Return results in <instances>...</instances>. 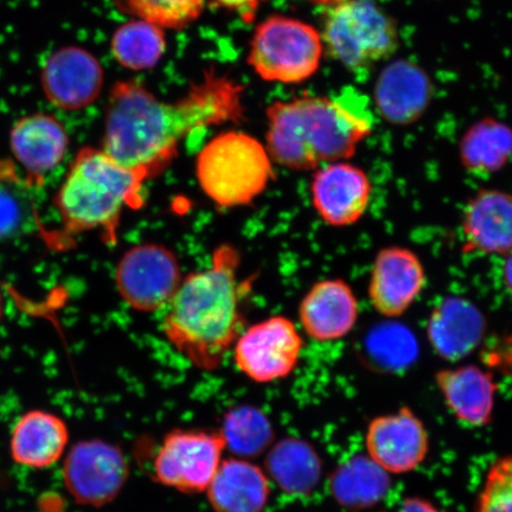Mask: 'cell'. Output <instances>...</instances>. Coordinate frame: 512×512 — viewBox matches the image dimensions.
Segmentation results:
<instances>
[{"mask_svg":"<svg viewBox=\"0 0 512 512\" xmlns=\"http://www.w3.org/2000/svg\"><path fill=\"white\" fill-rule=\"evenodd\" d=\"M460 228L465 253L512 252V192L479 189L465 204Z\"/></svg>","mask_w":512,"mask_h":512,"instance_id":"obj_18","label":"cell"},{"mask_svg":"<svg viewBox=\"0 0 512 512\" xmlns=\"http://www.w3.org/2000/svg\"><path fill=\"white\" fill-rule=\"evenodd\" d=\"M22 209L11 191L0 188V236L14 232L21 222Z\"/></svg>","mask_w":512,"mask_h":512,"instance_id":"obj_32","label":"cell"},{"mask_svg":"<svg viewBox=\"0 0 512 512\" xmlns=\"http://www.w3.org/2000/svg\"><path fill=\"white\" fill-rule=\"evenodd\" d=\"M315 171L311 200L320 219L331 227L354 226L366 215L373 195V183L366 171L345 160Z\"/></svg>","mask_w":512,"mask_h":512,"instance_id":"obj_14","label":"cell"},{"mask_svg":"<svg viewBox=\"0 0 512 512\" xmlns=\"http://www.w3.org/2000/svg\"><path fill=\"white\" fill-rule=\"evenodd\" d=\"M3 313V299H2V293H0V317H2Z\"/></svg>","mask_w":512,"mask_h":512,"instance_id":"obj_37","label":"cell"},{"mask_svg":"<svg viewBox=\"0 0 512 512\" xmlns=\"http://www.w3.org/2000/svg\"><path fill=\"white\" fill-rule=\"evenodd\" d=\"M389 473L367 456H355L338 466L330 478V491L344 508L360 510L374 507L387 496Z\"/></svg>","mask_w":512,"mask_h":512,"instance_id":"obj_26","label":"cell"},{"mask_svg":"<svg viewBox=\"0 0 512 512\" xmlns=\"http://www.w3.org/2000/svg\"><path fill=\"white\" fill-rule=\"evenodd\" d=\"M303 339L292 320L277 316L251 326L234 344V361L256 383L283 380L293 373Z\"/></svg>","mask_w":512,"mask_h":512,"instance_id":"obj_11","label":"cell"},{"mask_svg":"<svg viewBox=\"0 0 512 512\" xmlns=\"http://www.w3.org/2000/svg\"><path fill=\"white\" fill-rule=\"evenodd\" d=\"M459 158L473 176L498 174L512 158V128L495 119L478 121L460 140Z\"/></svg>","mask_w":512,"mask_h":512,"instance_id":"obj_25","label":"cell"},{"mask_svg":"<svg viewBox=\"0 0 512 512\" xmlns=\"http://www.w3.org/2000/svg\"><path fill=\"white\" fill-rule=\"evenodd\" d=\"M360 305L354 290L343 279L318 281L299 305L305 334L328 343L347 337L358 322Z\"/></svg>","mask_w":512,"mask_h":512,"instance_id":"obj_17","label":"cell"},{"mask_svg":"<svg viewBox=\"0 0 512 512\" xmlns=\"http://www.w3.org/2000/svg\"><path fill=\"white\" fill-rule=\"evenodd\" d=\"M242 92L239 83L214 73L174 102L157 100L136 82H119L108 99L102 150L149 182L169 168L190 133L241 120Z\"/></svg>","mask_w":512,"mask_h":512,"instance_id":"obj_1","label":"cell"},{"mask_svg":"<svg viewBox=\"0 0 512 512\" xmlns=\"http://www.w3.org/2000/svg\"><path fill=\"white\" fill-rule=\"evenodd\" d=\"M224 451L220 431H172L165 435L153 459V476L182 494H202L220 469Z\"/></svg>","mask_w":512,"mask_h":512,"instance_id":"obj_8","label":"cell"},{"mask_svg":"<svg viewBox=\"0 0 512 512\" xmlns=\"http://www.w3.org/2000/svg\"><path fill=\"white\" fill-rule=\"evenodd\" d=\"M196 176L209 200L226 209L249 206L275 178L267 147L233 131L203 147L196 160Z\"/></svg>","mask_w":512,"mask_h":512,"instance_id":"obj_5","label":"cell"},{"mask_svg":"<svg viewBox=\"0 0 512 512\" xmlns=\"http://www.w3.org/2000/svg\"><path fill=\"white\" fill-rule=\"evenodd\" d=\"M419 351L413 331L393 319L371 328L362 345L364 361L382 373L398 374L411 368Z\"/></svg>","mask_w":512,"mask_h":512,"instance_id":"obj_27","label":"cell"},{"mask_svg":"<svg viewBox=\"0 0 512 512\" xmlns=\"http://www.w3.org/2000/svg\"><path fill=\"white\" fill-rule=\"evenodd\" d=\"M266 467L281 490L291 496H307L315 491L322 476V460L309 443L286 438L268 450Z\"/></svg>","mask_w":512,"mask_h":512,"instance_id":"obj_24","label":"cell"},{"mask_svg":"<svg viewBox=\"0 0 512 512\" xmlns=\"http://www.w3.org/2000/svg\"><path fill=\"white\" fill-rule=\"evenodd\" d=\"M125 14L163 29H183L202 14L206 0H113Z\"/></svg>","mask_w":512,"mask_h":512,"instance_id":"obj_30","label":"cell"},{"mask_svg":"<svg viewBox=\"0 0 512 512\" xmlns=\"http://www.w3.org/2000/svg\"><path fill=\"white\" fill-rule=\"evenodd\" d=\"M311 2L323 4V5L335 6L337 4H341V3L345 2V0H311Z\"/></svg>","mask_w":512,"mask_h":512,"instance_id":"obj_36","label":"cell"},{"mask_svg":"<svg viewBox=\"0 0 512 512\" xmlns=\"http://www.w3.org/2000/svg\"><path fill=\"white\" fill-rule=\"evenodd\" d=\"M323 41L344 67L361 70L394 53L398 31L373 0H345L326 17Z\"/></svg>","mask_w":512,"mask_h":512,"instance_id":"obj_6","label":"cell"},{"mask_svg":"<svg viewBox=\"0 0 512 512\" xmlns=\"http://www.w3.org/2000/svg\"><path fill=\"white\" fill-rule=\"evenodd\" d=\"M182 280L175 253L156 243L128 249L115 271L120 297L133 310L145 313L168 306Z\"/></svg>","mask_w":512,"mask_h":512,"instance_id":"obj_9","label":"cell"},{"mask_svg":"<svg viewBox=\"0 0 512 512\" xmlns=\"http://www.w3.org/2000/svg\"><path fill=\"white\" fill-rule=\"evenodd\" d=\"M399 512H445L421 497H409L402 502Z\"/></svg>","mask_w":512,"mask_h":512,"instance_id":"obj_34","label":"cell"},{"mask_svg":"<svg viewBox=\"0 0 512 512\" xmlns=\"http://www.w3.org/2000/svg\"><path fill=\"white\" fill-rule=\"evenodd\" d=\"M63 482L69 495L83 507L102 508L124 489L130 466L121 448L107 441H80L63 463Z\"/></svg>","mask_w":512,"mask_h":512,"instance_id":"obj_10","label":"cell"},{"mask_svg":"<svg viewBox=\"0 0 512 512\" xmlns=\"http://www.w3.org/2000/svg\"><path fill=\"white\" fill-rule=\"evenodd\" d=\"M431 99V82L418 66L407 61L390 63L375 87L377 108L393 125H411L425 113Z\"/></svg>","mask_w":512,"mask_h":512,"instance_id":"obj_21","label":"cell"},{"mask_svg":"<svg viewBox=\"0 0 512 512\" xmlns=\"http://www.w3.org/2000/svg\"><path fill=\"white\" fill-rule=\"evenodd\" d=\"M322 54V36L315 28L273 16L256 28L248 63L266 81L299 83L317 72Z\"/></svg>","mask_w":512,"mask_h":512,"instance_id":"obj_7","label":"cell"},{"mask_svg":"<svg viewBox=\"0 0 512 512\" xmlns=\"http://www.w3.org/2000/svg\"><path fill=\"white\" fill-rule=\"evenodd\" d=\"M66 128L44 113L28 115L12 127V155L25 172L29 185H40L47 172L59 165L68 151Z\"/></svg>","mask_w":512,"mask_h":512,"instance_id":"obj_19","label":"cell"},{"mask_svg":"<svg viewBox=\"0 0 512 512\" xmlns=\"http://www.w3.org/2000/svg\"><path fill=\"white\" fill-rule=\"evenodd\" d=\"M502 277L505 287L512 294V252L505 255Z\"/></svg>","mask_w":512,"mask_h":512,"instance_id":"obj_35","label":"cell"},{"mask_svg":"<svg viewBox=\"0 0 512 512\" xmlns=\"http://www.w3.org/2000/svg\"><path fill=\"white\" fill-rule=\"evenodd\" d=\"M166 48L163 28L138 19L123 25L113 36L112 50L121 66L132 70L155 67Z\"/></svg>","mask_w":512,"mask_h":512,"instance_id":"obj_29","label":"cell"},{"mask_svg":"<svg viewBox=\"0 0 512 512\" xmlns=\"http://www.w3.org/2000/svg\"><path fill=\"white\" fill-rule=\"evenodd\" d=\"M477 512H512V457L491 465L478 497Z\"/></svg>","mask_w":512,"mask_h":512,"instance_id":"obj_31","label":"cell"},{"mask_svg":"<svg viewBox=\"0 0 512 512\" xmlns=\"http://www.w3.org/2000/svg\"><path fill=\"white\" fill-rule=\"evenodd\" d=\"M267 150L273 162L293 171L354 157L371 132L370 120L343 100L303 96L268 107Z\"/></svg>","mask_w":512,"mask_h":512,"instance_id":"obj_3","label":"cell"},{"mask_svg":"<svg viewBox=\"0 0 512 512\" xmlns=\"http://www.w3.org/2000/svg\"><path fill=\"white\" fill-rule=\"evenodd\" d=\"M215 512H264L271 495L267 473L248 459H223L206 491Z\"/></svg>","mask_w":512,"mask_h":512,"instance_id":"obj_22","label":"cell"},{"mask_svg":"<svg viewBox=\"0 0 512 512\" xmlns=\"http://www.w3.org/2000/svg\"><path fill=\"white\" fill-rule=\"evenodd\" d=\"M426 280L425 266L412 249L402 246L382 248L371 267L370 303L381 316L399 318L418 300Z\"/></svg>","mask_w":512,"mask_h":512,"instance_id":"obj_13","label":"cell"},{"mask_svg":"<svg viewBox=\"0 0 512 512\" xmlns=\"http://www.w3.org/2000/svg\"><path fill=\"white\" fill-rule=\"evenodd\" d=\"M488 320L471 300L447 296L433 307L426 325L428 342L440 358L459 362L483 343Z\"/></svg>","mask_w":512,"mask_h":512,"instance_id":"obj_16","label":"cell"},{"mask_svg":"<svg viewBox=\"0 0 512 512\" xmlns=\"http://www.w3.org/2000/svg\"><path fill=\"white\" fill-rule=\"evenodd\" d=\"M214 2L223 9L235 12L246 23H251L265 0H214Z\"/></svg>","mask_w":512,"mask_h":512,"instance_id":"obj_33","label":"cell"},{"mask_svg":"<svg viewBox=\"0 0 512 512\" xmlns=\"http://www.w3.org/2000/svg\"><path fill=\"white\" fill-rule=\"evenodd\" d=\"M368 457L392 475H406L418 469L430 452V435L424 422L409 407L377 416L367 434Z\"/></svg>","mask_w":512,"mask_h":512,"instance_id":"obj_12","label":"cell"},{"mask_svg":"<svg viewBox=\"0 0 512 512\" xmlns=\"http://www.w3.org/2000/svg\"><path fill=\"white\" fill-rule=\"evenodd\" d=\"M226 450L242 459L258 457L273 444L274 431L270 419L259 408L242 406L232 409L220 431Z\"/></svg>","mask_w":512,"mask_h":512,"instance_id":"obj_28","label":"cell"},{"mask_svg":"<svg viewBox=\"0 0 512 512\" xmlns=\"http://www.w3.org/2000/svg\"><path fill=\"white\" fill-rule=\"evenodd\" d=\"M145 183L104 150L83 147L55 197L63 228L70 234L98 232L106 245H115L124 211L144 207Z\"/></svg>","mask_w":512,"mask_h":512,"instance_id":"obj_4","label":"cell"},{"mask_svg":"<svg viewBox=\"0 0 512 512\" xmlns=\"http://www.w3.org/2000/svg\"><path fill=\"white\" fill-rule=\"evenodd\" d=\"M47 99L62 110H81L99 98L104 72L89 51L79 47L56 50L42 69Z\"/></svg>","mask_w":512,"mask_h":512,"instance_id":"obj_15","label":"cell"},{"mask_svg":"<svg viewBox=\"0 0 512 512\" xmlns=\"http://www.w3.org/2000/svg\"><path fill=\"white\" fill-rule=\"evenodd\" d=\"M435 383L454 418L470 427H485L494 416L497 383L489 371L476 364L446 368Z\"/></svg>","mask_w":512,"mask_h":512,"instance_id":"obj_20","label":"cell"},{"mask_svg":"<svg viewBox=\"0 0 512 512\" xmlns=\"http://www.w3.org/2000/svg\"><path fill=\"white\" fill-rule=\"evenodd\" d=\"M68 443L66 422L56 414L35 409L16 422L11 433V457L29 469H48L63 457Z\"/></svg>","mask_w":512,"mask_h":512,"instance_id":"obj_23","label":"cell"},{"mask_svg":"<svg viewBox=\"0 0 512 512\" xmlns=\"http://www.w3.org/2000/svg\"><path fill=\"white\" fill-rule=\"evenodd\" d=\"M240 262L235 247H217L210 267L184 278L168 305L164 335L200 370L220 368L245 326L241 298L249 283L238 278Z\"/></svg>","mask_w":512,"mask_h":512,"instance_id":"obj_2","label":"cell"}]
</instances>
